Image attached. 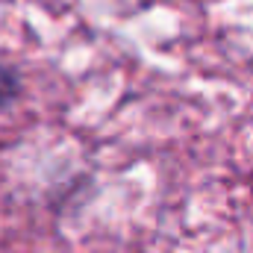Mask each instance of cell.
Masks as SVG:
<instances>
[{"instance_id":"obj_1","label":"cell","mask_w":253,"mask_h":253,"mask_svg":"<svg viewBox=\"0 0 253 253\" xmlns=\"http://www.w3.org/2000/svg\"><path fill=\"white\" fill-rule=\"evenodd\" d=\"M24 94V77L15 65L0 62V109H9Z\"/></svg>"}]
</instances>
